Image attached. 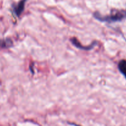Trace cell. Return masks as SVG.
I'll return each mask as SVG.
<instances>
[{"label": "cell", "mask_w": 126, "mask_h": 126, "mask_svg": "<svg viewBox=\"0 0 126 126\" xmlns=\"http://www.w3.org/2000/svg\"><path fill=\"white\" fill-rule=\"evenodd\" d=\"M125 14H126V12H125Z\"/></svg>", "instance_id": "obj_7"}, {"label": "cell", "mask_w": 126, "mask_h": 126, "mask_svg": "<svg viewBox=\"0 0 126 126\" xmlns=\"http://www.w3.org/2000/svg\"><path fill=\"white\" fill-rule=\"evenodd\" d=\"M26 1H27V0H21L17 4L12 5L13 12L17 17H20V16L23 12Z\"/></svg>", "instance_id": "obj_3"}, {"label": "cell", "mask_w": 126, "mask_h": 126, "mask_svg": "<svg viewBox=\"0 0 126 126\" xmlns=\"http://www.w3.org/2000/svg\"><path fill=\"white\" fill-rule=\"evenodd\" d=\"M93 17L100 22L111 23L122 21L126 17V14L122 11L115 10L112 11L109 16H102L99 12H96L93 14Z\"/></svg>", "instance_id": "obj_1"}, {"label": "cell", "mask_w": 126, "mask_h": 126, "mask_svg": "<svg viewBox=\"0 0 126 126\" xmlns=\"http://www.w3.org/2000/svg\"><path fill=\"white\" fill-rule=\"evenodd\" d=\"M70 41H71L72 44L75 47L78 48L79 49H82V50H90L91 49H93L95 47V46L97 44V41H95L93 42L92 43H91V44H90L89 46H84L81 44V43L76 38H70Z\"/></svg>", "instance_id": "obj_2"}, {"label": "cell", "mask_w": 126, "mask_h": 126, "mask_svg": "<svg viewBox=\"0 0 126 126\" xmlns=\"http://www.w3.org/2000/svg\"><path fill=\"white\" fill-rule=\"evenodd\" d=\"M13 46V41L9 38L0 39V47L2 49H9Z\"/></svg>", "instance_id": "obj_4"}, {"label": "cell", "mask_w": 126, "mask_h": 126, "mask_svg": "<svg viewBox=\"0 0 126 126\" xmlns=\"http://www.w3.org/2000/svg\"><path fill=\"white\" fill-rule=\"evenodd\" d=\"M117 66L120 72L126 79V60L122 59L120 60Z\"/></svg>", "instance_id": "obj_5"}, {"label": "cell", "mask_w": 126, "mask_h": 126, "mask_svg": "<svg viewBox=\"0 0 126 126\" xmlns=\"http://www.w3.org/2000/svg\"><path fill=\"white\" fill-rule=\"evenodd\" d=\"M69 124H70V123H69ZM71 124V125H72V126H77L76 124Z\"/></svg>", "instance_id": "obj_6"}]
</instances>
